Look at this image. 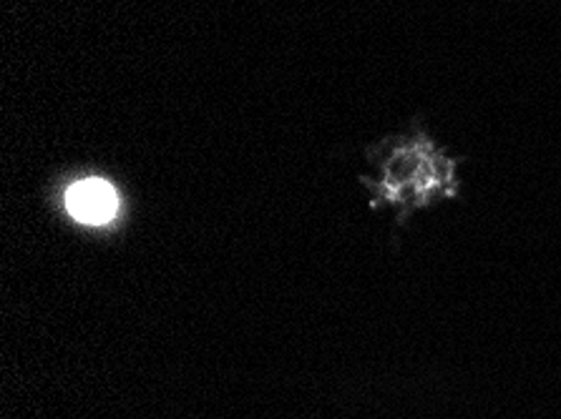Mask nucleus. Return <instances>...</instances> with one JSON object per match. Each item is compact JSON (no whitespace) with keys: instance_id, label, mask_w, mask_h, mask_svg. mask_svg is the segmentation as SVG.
Listing matches in <instances>:
<instances>
[{"instance_id":"f257e3e1","label":"nucleus","mask_w":561,"mask_h":419,"mask_svg":"<svg viewBox=\"0 0 561 419\" xmlns=\"http://www.w3.org/2000/svg\"><path fill=\"white\" fill-rule=\"evenodd\" d=\"M66 209L81 224L101 226L116 217L118 196L114 186L101 182V178H87V182L73 184L68 189Z\"/></svg>"}]
</instances>
